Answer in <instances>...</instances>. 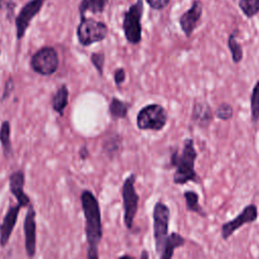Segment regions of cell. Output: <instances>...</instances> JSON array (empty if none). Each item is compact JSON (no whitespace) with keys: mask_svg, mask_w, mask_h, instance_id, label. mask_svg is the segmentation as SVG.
<instances>
[{"mask_svg":"<svg viewBox=\"0 0 259 259\" xmlns=\"http://www.w3.org/2000/svg\"><path fill=\"white\" fill-rule=\"evenodd\" d=\"M69 103V89L66 84H62L52 96V108L54 111L63 115Z\"/></svg>","mask_w":259,"mask_h":259,"instance_id":"e0dca14e","label":"cell"},{"mask_svg":"<svg viewBox=\"0 0 259 259\" xmlns=\"http://www.w3.org/2000/svg\"><path fill=\"white\" fill-rule=\"evenodd\" d=\"M136 174H130L123 181L121 187L122 207H123V223L127 230H132L134 221L138 211L140 196L136 190Z\"/></svg>","mask_w":259,"mask_h":259,"instance_id":"ba28073f","label":"cell"},{"mask_svg":"<svg viewBox=\"0 0 259 259\" xmlns=\"http://www.w3.org/2000/svg\"><path fill=\"white\" fill-rule=\"evenodd\" d=\"M214 116L224 121L230 120L234 116V108L230 103L222 102L217 106L214 110Z\"/></svg>","mask_w":259,"mask_h":259,"instance_id":"484cf974","label":"cell"},{"mask_svg":"<svg viewBox=\"0 0 259 259\" xmlns=\"http://www.w3.org/2000/svg\"><path fill=\"white\" fill-rule=\"evenodd\" d=\"M197 151L194 147V141L187 138L183 141L181 152L175 149L170 155V167L175 168L173 174V183L184 185L188 182L200 183V177L195 171V161Z\"/></svg>","mask_w":259,"mask_h":259,"instance_id":"7a4b0ae2","label":"cell"},{"mask_svg":"<svg viewBox=\"0 0 259 259\" xmlns=\"http://www.w3.org/2000/svg\"><path fill=\"white\" fill-rule=\"evenodd\" d=\"M170 222V209L166 203L159 200L153 207V237L155 241V250L158 256L163 251Z\"/></svg>","mask_w":259,"mask_h":259,"instance_id":"8992f818","label":"cell"},{"mask_svg":"<svg viewBox=\"0 0 259 259\" xmlns=\"http://www.w3.org/2000/svg\"><path fill=\"white\" fill-rule=\"evenodd\" d=\"M90 62L98 72L99 76L103 75L104 71V64H105V55L103 52H95L92 53L90 56Z\"/></svg>","mask_w":259,"mask_h":259,"instance_id":"4316f807","label":"cell"},{"mask_svg":"<svg viewBox=\"0 0 259 259\" xmlns=\"http://www.w3.org/2000/svg\"><path fill=\"white\" fill-rule=\"evenodd\" d=\"M113 79H114V83L117 87H120L121 84L124 82L125 80V71L123 68H117L114 71L113 74Z\"/></svg>","mask_w":259,"mask_h":259,"instance_id":"4dcf8cb0","label":"cell"},{"mask_svg":"<svg viewBox=\"0 0 259 259\" xmlns=\"http://www.w3.org/2000/svg\"><path fill=\"white\" fill-rule=\"evenodd\" d=\"M239 8L247 18H253L259 13V0H239Z\"/></svg>","mask_w":259,"mask_h":259,"instance_id":"d4e9b609","label":"cell"},{"mask_svg":"<svg viewBox=\"0 0 259 259\" xmlns=\"http://www.w3.org/2000/svg\"><path fill=\"white\" fill-rule=\"evenodd\" d=\"M168 121V112L159 103H150L142 107L137 114V126L141 131H162Z\"/></svg>","mask_w":259,"mask_h":259,"instance_id":"277c9868","label":"cell"},{"mask_svg":"<svg viewBox=\"0 0 259 259\" xmlns=\"http://www.w3.org/2000/svg\"><path fill=\"white\" fill-rule=\"evenodd\" d=\"M186 243L185 238L177 232H172L168 235L163 251L160 254V259H171L174 251L180 247H183Z\"/></svg>","mask_w":259,"mask_h":259,"instance_id":"2e32d148","label":"cell"},{"mask_svg":"<svg viewBox=\"0 0 259 259\" xmlns=\"http://www.w3.org/2000/svg\"><path fill=\"white\" fill-rule=\"evenodd\" d=\"M250 111L251 121L257 123L259 121V80L254 84L250 94Z\"/></svg>","mask_w":259,"mask_h":259,"instance_id":"cb8c5ba5","label":"cell"},{"mask_svg":"<svg viewBox=\"0 0 259 259\" xmlns=\"http://www.w3.org/2000/svg\"><path fill=\"white\" fill-rule=\"evenodd\" d=\"M44 3L45 0H29L20 8L18 14L15 16L14 19L17 40L23 38L32 19L41 10Z\"/></svg>","mask_w":259,"mask_h":259,"instance_id":"30bf717a","label":"cell"},{"mask_svg":"<svg viewBox=\"0 0 259 259\" xmlns=\"http://www.w3.org/2000/svg\"><path fill=\"white\" fill-rule=\"evenodd\" d=\"M183 197L185 200L186 210L189 212H194L199 217L206 218L207 212L204 208L199 204V195L194 190H185L183 192Z\"/></svg>","mask_w":259,"mask_h":259,"instance_id":"d6986e66","label":"cell"},{"mask_svg":"<svg viewBox=\"0 0 259 259\" xmlns=\"http://www.w3.org/2000/svg\"><path fill=\"white\" fill-rule=\"evenodd\" d=\"M120 147H121V138L118 134H114L113 136L108 137L104 141L102 145V151L109 159H112L118 154Z\"/></svg>","mask_w":259,"mask_h":259,"instance_id":"603a6c76","label":"cell"},{"mask_svg":"<svg viewBox=\"0 0 259 259\" xmlns=\"http://www.w3.org/2000/svg\"><path fill=\"white\" fill-rule=\"evenodd\" d=\"M0 54H1V51H0Z\"/></svg>","mask_w":259,"mask_h":259,"instance_id":"836d02e7","label":"cell"},{"mask_svg":"<svg viewBox=\"0 0 259 259\" xmlns=\"http://www.w3.org/2000/svg\"><path fill=\"white\" fill-rule=\"evenodd\" d=\"M10 135H11L10 122L9 120H3L0 125V144L2 146L4 156L6 158L12 156L13 154Z\"/></svg>","mask_w":259,"mask_h":259,"instance_id":"44dd1931","label":"cell"},{"mask_svg":"<svg viewBox=\"0 0 259 259\" xmlns=\"http://www.w3.org/2000/svg\"><path fill=\"white\" fill-rule=\"evenodd\" d=\"M79 156H80V158H81L82 160H85V159L88 158V156H89V151H88V149H87V147H86L85 145L81 147V149H80V151H79Z\"/></svg>","mask_w":259,"mask_h":259,"instance_id":"1f68e13d","label":"cell"},{"mask_svg":"<svg viewBox=\"0 0 259 259\" xmlns=\"http://www.w3.org/2000/svg\"><path fill=\"white\" fill-rule=\"evenodd\" d=\"M14 0H0V10H4L7 13V17L10 18L13 16L15 9Z\"/></svg>","mask_w":259,"mask_h":259,"instance_id":"f1b7e54d","label":"cell"},{"mask_svg":"<svg viewBox=\"0 0 259 259\" xmlns=\"http://www.w3.org/2000/svg\"><path fill=\"white\" fill-rule=\"evenodd\" d=\"M108 4V0H81L78 6L80 18L85 17L87 12L93 14L102 13Z\"/></svg>","mask_w":259,"mask_h":259,"instance_id":"ac0fdd59","label":"cell"},{"mask_svg":"<svg viewBox=\"0 0 259 259\" xmlns=\"http://www.w3.org/2000/svg\"><path fill=\"white\" fill-rule=\"evenodd\" d=\"M29 65L34 73L40 76H51L59 69V54L54 47H41L31 56Z\"/></svg>","mask_w":259,"mask_h":259,"instance_id":"52a82bcc","label":"cell"},{"mask_svg":"<svg viewBox=\"0 0 259 259\" xmlns=\"http://www.w3.org/2000/svg\"><path fill=\"white\" fill-rule=\"evenodd\" d=\"M14 90V80L11 76L8 77V79L5 81V84H4V88H3V91H2V94H1V101H5L7 100L10 95L12 94Z\"/></svg>","mask_w":259,"mask_h":259,"instance_id":"83f0119b","label":"cell"},{"mask_svg":"<svg viewBox=\"0 0 259 259\" xmlns=\"http://www.w3.org/2000/svg\"><path fill=\"white\" fill-rule=\"evenodd\" d=\"M203 4L201 0H193L190 8L184 11L178 19L180 28L186 37H190L202 16Z\"/></svg>","mask_w":259,"mask_h":259,"instance_id":"8fae6325","label":"cell"},{"mask_svg":"<svg viewBox=\"0 0 259 259\" xmlns=\"http://www.w3.org/2000/svg\"><path fill=\"white\" fill-rule=\"evenodd\" d=\"M9 190L11 194L15 197L17 200V203L21 207L28 206L30 203V198L29 196L26 195L24 191V183H25V176L24 172L22 170H16L12 172L9 175Z\"/></svg>","mask_w":259,"mask_h":259,"instance_id":"5bb4252c","label":"cell"},{"mask_svg":"<svg viewBox=\"0 0 259 259\" xmlns=\"http://www.w3.org/2000/svg\"><path fill=\"white\" fill-rule=\"evenodd\" d=\"M144 13V1L137 0L122 15V31L126 41L131 45H139L142 41V17Z\"/></svg>","mask_w":259,"mask_h":259,"instance_id":"3957f363","label":"cell"},{"mask_svg":"<svg viewBox=\"0 0 259 259\" xmlns=\"http://www.w3.org/2000/svg\"><path fill=\"white\" fill-rule=\"evenodd\" d=\"M258 220V207L255 203H249L234 219L224 223L221 227V236L224 241L229 240L235 232L243 226L252 224Z\"/></svg>","mask_w":259,"mask_h":259,"instance_id":"9c48e42d","label":"cell"},{"mask_svg":"<svg viewBox=\"0 0 259 259\" xmlns=\"http://www.w3.org/2000/svg\"><path fill=\"white\" fill-rule=\"evenodd\" d=\"M145 1L154 10H163L171 2V0H145Z\"/></svg>","mask_w":259,"mask_h":259,"instance_id":"f546056e","label":"cell"},{"mask_svg":"<svg viewBox=\"0 0 259 259\" xmlns=\"http://www.w3.org/2000/svg\"><path fill=\"white\" fill-rule=\"evenodd\" d=\"M214 111L206 101L196 100L191 108L190 121L199 128L205 130L212 122Z\"/></svg>","mask_w":259,"mask_h":259,"instance_id":"4fadbf2b","label":"cell"},{"mask_svg":"<svg viewBox=\"0 0 259 259\" xmlns=\"http://www.w3.org/2000/svg\"><path fill=\"white\" fill-rule=\"evenodd\" d=\"M130 103L118 99L117 97H111L108 112L112 119H123L126 117L130 109Z\"/></svg>","mask_w":259,"mask_h":259,"instance_id":"ffe728a7","label":"cell"},{"mask_svg":"<svg viewBox=\"0 0 259 259\" xmlns=\"http://www.w3.org/2000/svg\"><path fill=\"white\" fill-rule=\"evenodd\" d=\"M238 30H234L231 32L227 39V46L232 56V61L234 64H239L244 57V52L241 44L237 39Z\"/></svg>","mask_w":259,"mask_h":259,"instance_id":"7402d4cb","label":"cell"},{"mask_svg":"<svg viewBox=\"0 0 259 259\" xmlns=\"http://www.w3.org/2000/svg\"><path fill=\"white\" fill-rule=\"evenodd\" d=\"M80 200L85 218V235L88 244L87 258L97 259L99 257L98 245L103 236L99 202L94 193L89 189H84L81 192Z\"/></svg>","mask_w":259,"mask_h":259,"instance_id":"6da1fadb","label":"cell"},{"mask_svg":"<svg viewBox=\"0 0 259 259\" xmlns=\"http://www.w3.org/2000/svg\"><path fill=\"white\" fill-rule=\"evenodd\" d=\"M24 232V248L27 257L32 258L36 252V223L35 210L32 204L28 205V209L24 217L23 222Z\"/></svg>","mask_w":259,"mask_h":259,"instance_id":"7c38bea8","label":"cell"},{"mask_svg":"<svg viewBox=\"0 0 259 259\" xmlns=\"http://www.w3.org/2000/svg\"><path fill=\"white\" fill-rule=\"evenodd\" d=\"M141 258H142V259H144V258H149V254H148V252H147L146 250L142 251V253H141Z\"/></svg>","mask_w":259,"mask_h":259,"instance_id":"d6a6232c","label":"cell"},{"mask_svg":"<svg viewBox=\"0 0 259 259\" xmlns=\"http://www.w3.org/2000/svg\"><path fill=\"white\" fill-rule=\"evenodd\" d=\"M21 206L17 204H12L8 207L6 213L4 214L3 221L0 224V246L5 247L9 242V239L12 235L14 227L17 223L18 213Z\"/></svg>","mask_w":259,"mask_h":259,"instance_id":"9a60e30c","label":"cell"},{"mask_svg":"<svg viewBox=\"0 0 259 259\" xmlns=\"http://www.w3.org/2000/svg\"><path fill=\"white\" fill-rule=\"evenodd\" d=\"M107 34L108 27L104 22L86 16L80 18V22L76 28L78 41L83 47L100 42L106 38Z\"/></svg>","mask_w":259,"mask_h":259,"instance_id":"5b68a950","label":"cell"}]
</instances>
